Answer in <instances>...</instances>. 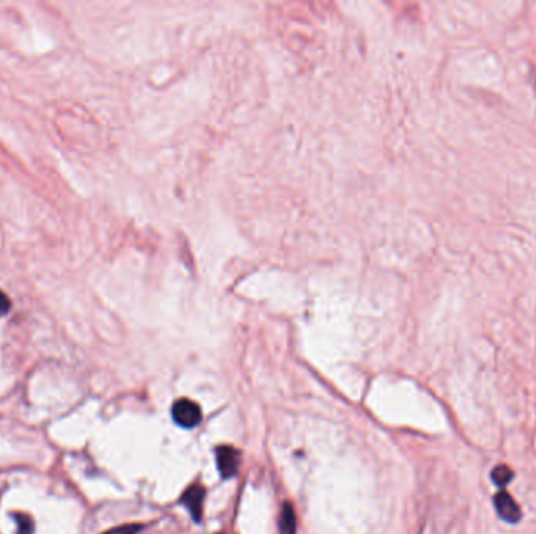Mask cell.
<instances>
[{
  "mask_svg": "<svg viewBox=\"0 0 536 534\" xmlns=\"http://www.w3.org/2000/svg\"><path fill=\"white\" fill-rule=\"evenodd\" d=\"M173 418L174 422L184 428H193L201 422V409L195 401L189 400V398H182L173 404Z\"/></svg>",
  "mask_w": 536,
  "mask_h": 534,
  "instance_id": "1",
  "label": "cell"
},
{
  "mask_svg": "<svg viewBox=\"0 0 536 534\" xmlns=\"http://www.w3.org/2000/svg\"><path fill=\"white\" fill-rule=\"evenodd\" d=\"M494 506L499 516L508 523H518L522 517V511L519 505L514 502V498L508 495L505 490L495 493Z\"/></svg>",
  "mask_w": 536,
  "mask_h": 534,
  "instance_id": "2",
  "label": "cell"
},
{
  "mask_svg": "<svg viewBox=\"0 0 536 534\" xmlns=\"http://www.w3.org/2000/svg\"><path fill=\"white\" fill-rule=\"evenodd\" d=\"M217 465L223 478H231L239 469V451L231 445H221L215 451Z\"/></svg>",
  "mask_w": 536,
  "mask_h": 534,
  "instance_id": "3",
  "label": "cell"
},
{
  "mask_svg": "<svg viewBox=\"0 0 536 534\" xmlns=\"http://www.w3.org/2000/svg\"><path fill=\"white\" fill-rule=\"evenodd\" d=\"M206 490L201 484H192L189 489L184 492L180 503H182L187 509L190 511L193 519L199 522L201 516H203V503H204Z\"/></svg>",
  "mask_w": 536,
  "mask_h": 534,
  "instance_id": "4",
  "label": "cell"
},
{
  "mask_svg": "<svg viewBox=\"0 0 536 534\" xmlns=\"http://www.w3.org/2000/svg\"><path fill=\"white\" fill-rule=\"evenodd\" d=\"M297 533V514L290 503H284V508L279 516V534Z\"/></svg>",
  "mask_w": 536,
  "mask_h": 534,
  "instance_id": "5",
  "label": "cell"
},
{
  "mask_svg": "<svg viewBox=\"0 0 536 534\" xmlns=\"http://www.w3.org/2000/svg\"><path fill=\"white\" fill-rule=\"evenodd\" d=\"M514 476V473L511 472L510 467H507V465H497L491 473V478L494 484L500 486V488H504V486H507L508 483L511 481Z\"/></svg>",
  "mask_w": 536,
  "mask_h": 534,
  "instance_id": "6",
  "label": "cell"
},
{
  "mask_svg": "<svg viewBox=\"0 0 536 534\" xmlns=\"http://www.w3.org/2000/svg\"><path fill=\"white\" fill-rule=\"evenodd\" d=\"M15 517L18 519V525H19L18 533L19 534H32L33 533V522L30 520V517L22 516V514L21 516H18L16 514Z\"/></svg>",
  "mask_w": 536,
  "mask_h": 534,
  "instance_id": "7",
  "label": "cell"
},
{
  "mask_svg": "<svg viewBox=\"0 0 536 534\" xmlns=\"http://www.w3.org/2000/svg\"><path fill=\"white\" fill-rule=\"evenodd\" d=\"M140 528H142L140 525H123V526H118V528L107 531L104 534H137Z\"/></svg>",
  "mask_w": 536,
  "mask_h": 534,
  "instance_id": "8",
  "label": "cell"
},
{
  "mask_svg": "<svg viewBox=\"0 0 536 534\" xmlns=\"http://www.w3.org/2000/svg\"><path fill=\"white\" fill-rule=\"evenodd\" d=\"M10 307H11V304H10L8 296H6V295L2 292V290H0V315L8 314Z\"/></svg>",
  "mask_w": 536,
  "mask_h": 534,
  "instance_id": "9",
  "label": "cell"
}]
</instances>
